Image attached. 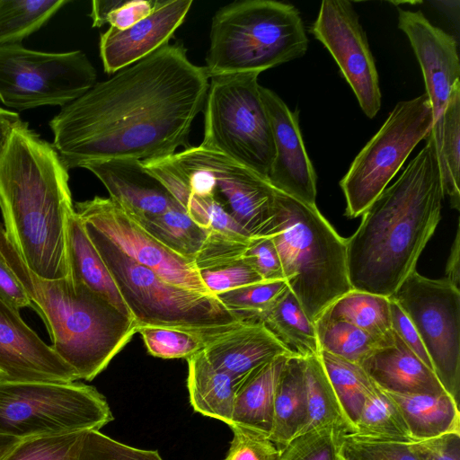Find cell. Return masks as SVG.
<instances>
[{
  "label": "cell",
  "instance_id": "obj_24",
  "mask_svg": "<svg viewBox=\"0 0 460 460\" xmlns=\"http://www.w3.org/2000/svg\"><path fill=\"white\" fill-rule=\"evenodd\" d=\"M67 252L69 273L119 312L133 319L113 278L92 243L75 208L67 221Z\"/></svg>",
  "mask_w": 460,
  "mask_h": 460
},
{
  "label": "cell",
  "instance_id": "obj_45",
  "mask_svg": "<svg viewBox=\"0 0 460 460\" xmlns=\"http://www.w3.org/2000/svg\"><path fill=\"white\" fill-rule=\"evenodd\" d=\"M242 258L264 281L285 279L281 261L270 236L252 239Z\"/></svg>",
  "mask_w": 460,
  "mask_h": 460
},
{
  "label": "cell",
  "instance_id": "obj_26",
  "mask_svg": "<svg viewBox=\"0 0 460 460\" xmlns=\"http://www.w3.org/2000/svg\"><path fill=\"white\" fill-rule=\"evenodd\" d=\"M258 323H262L292 356L306 358L319 355L314 323L288 287L258 316Z\"/></svg>",
  "mask_w": 460,
  "mask_h": 460
},
{
  "label": "cell",
  "instance_id": "obj_48",
  "mask_svg": "<svg viewBox=\"0 0 460 460\" xmlns=\"http://www.w3.org/2000/svg\"><path fill=\"white\" fill-rule=\"evenodd\" d=\"M155 4V0H119L108 15L106 22L110 27L127 29L150 14Z\"/></svg>",
  "mask_w": 460,
  "mask_h": 460
},
{
  "label": "cell",
  "instance_id": "obj_21",
  "mask_svg": "<svg viewBox=\"0 0 460 460\" xmlns=\"http://www.w3.org/2000/svg\"><path fill=\"white\" fill-rule=\"evenodd\" d=\"M203 353L212 366L231 376L238 385L273 358L292 356L261 323H243L208 345Z\"/></svg>",
  "mask_w": 460,
  "mask_h": 460
},
{
  "label": "cell",
  "instance_id": "obj_13",
  "mask_svg": "<svg viewBox=\"0 0 460 460\" xmlns=\"http://www.w3.org/2000/svg\"><path fill=\"white\" fill-rule=\"evenodd\" d=\"M81 220L107 238L120 252L151 270L162 279L180 288L212 295L202 282L195 262L155 238L111 198L95 196L76 202Z\"/></svg>",
  "mask_w": 460,
  "mask_h": 460
},
{
  "label": "cell",
  "instance_id": "obj_29",
  "mask_svg": "<svg viewBox=\"0 0 460 460\" xmlns=\"http://www.w3.org/2000/svg\"><path fill=\"white\" fill-rule=\"evenodd\" d=\"M307 424L304 358L289 357L280 375L274 398L270 438L284 447Z\"/></svg>",
  "mask_w": 460,
  "mask_h": 460
},
{
  "label": "cell",
  "instance_id": "obj_6",
  "mask_svg": "<svg viewBox=\"0 0 460 460\" xmlns=\"http://www.w3.org/2000/svg\"><path fill=\"white\" fill-rule=\"evenodd\" d=\"M308 38L298 10L273 0H243L219 9L212 18L203 66L208 78L261 74L303 57Z\"/></svg>",
  "mask_w": 460,
  "mask_h": 460
},
{
  "label": "cell",
  "instance_id": "obj_7",
  "mask_svg": "<svg viewBox=\"0 0 460 460\" xmlns=\"http://www.w3.org/2000/svg\"><path fill=\"white\" fill-rule=\"evenodd\" d=\"M84 226L137 328H199L243 322L216 296L190 291L166 282L151 270L128 258L94 228L84 223Z\"/></svg>",
  "mask_w": 460,
  "mask_h": 460
},
{
  "label": "cell",
  "instance_id": "obj_1",
  "mask_svg": "<svg viewBox=\"0 0 460 460\" xmlns=\"http://www.w3.org/2000/svg\"><path fill=\"white\" fill-rule=\"evenodd\" d=\"M208 77L181 44H166L96 82L49 121L53 146L67 170L85 162L163 158L190 146Z\"/></svg>",
  "mask_w": 460,
  "mask_h": 460
},
{
  "label": "cell",
  "instance_id": "obj_35",
  "mask_svg": "<svg viewBox=\"0 0 460 460\" xmlns=\"http://www.w3.org/2000/svg\"><path fill=\"white\" fill-rule=\"evenodd\" d=\"M319 357L354 429L361 408L376 385L358 364L323 350H320Z\"/></svg>",
  "mask_w": 460,
  "mask_h": 460
},
{
  "label": "cell",
  "instance_id": "obj_51",
  "mask_svg": "<svg viewBox=\"0 0 460 460\" xmlns=\"http://www.w3.org/2000/svg\"><path fill=\"white\" fill-rule=\"evenodd\" d=\"M459 256H460V226L459 221L457 222V227L456 232V236L453 241L449 256L447 259V266H446V277L449 283H451L454 287L459 289Z\"/></svg>",
  "mask_w": 460,
  "mask_h": 460
},
{
  "label": "cell",
  "instance_id": "obj_17",
  "mask_svg": "<svg viewBox=\"0 0 460 460\" xmlns=\"http://www.w3.org/2000/svg\"><path fill=\"white\" fill-rule=\"evenodd\" d=\"M0 378L69 383L78 380L68 366L0 296Z\"/></svg>",
  "mask_w": 460,
  "mask_h": 460
},
{
  "label": "cell",
  "instance_id": "obj_15",
  "mask_svg": "<svg viewBox=\"0 0 460 460\" xmlns=\"http://www.w3.org/2000/svg\"><path fill=\"white\" fill-rule=\"evenodd\" d=\"M194 150L210 175L214 197L232 217L251 239L270 236L276 214V189L220 153L200 146Z\"/></svg>",
  "mask_w": 460,
  "mask_h": 460
},
{
  "label": "cell",
  "instance_id": "obj_43",
  "mask_svg": "<svg viewBox=\"0 0 460 460\" xmlns=\"http://www.w3.org/2000/svg\"><path fill=\"white\" fill-rule=\"evenodd\" d=\"M208 292L214 296L264 281L243 259L199 270Z\"/></svg>",
  "mask_w": 460,
  "mask_h": 460
},
{
  "label": "cell",
  "instance_id": "obj_40",
  "mask_svg": "<svg viewBox=\"0 0 460 460\" xmlns=\"http://www.w3.org/2000/svg\"><path fill=\"white\" fill-rule=\"evenodd\" d=\"M84 432L22 439L4 460H70L75 447Z\"/></svg>",
  "mask_w": 460,
  "mask_h": 460
},
{
  "label": "cell",
  "instance_id": "obj_23",
  "mask_svg": "<svg viewBox=\"0 0 460 460\" xmlns=\"http://www.w3.org/2000/svg\"><path fill=\"white\" fill-rule=\"evenodd\" d=\"M292 356H279L249 374L238 385L229 427L270 435L277 385Z\"/></svg>",
  "mask_w": 460,
  "mask_h": 460
},
{
  "label": "cell",
  "instance_id": "obj_3",
  "mask_svg": "<svg viewBox=\"0 0 460 460\" xmlns=\"http://www.w3.org/2000/svg\"><path fill=\"white\" fill-rule=\"evenodd\" d=\"M68 170L52 144L23 121L0 159V208L10 243L42 279L69 274L67 221L74 211Z\"/></svg>",
  "mask_w": 460,
  "mask_h": 460
},
{
  "label": "cell",
  "instance_id": "obj_11",
  "mask_svg": "<svg viewBox=\"0 0 460 460\" xmlns=\"http://www.w3.org/2000/svg\"><path fill=\"white\" fill-rule=\"evenodd\" d=\"M96 70L81 50L63 53L0 45V101L19 111L63 107L96 84Z\"/></svg>",
  "mask_w": 460,
  "mask_h": 460
},
{
  "label": "cell",
  "instance_id": "obj_32",
  "mask_svg": "<svg viewBox=\"0 0 460 460\" xmlns=\"http://www.w3.org/2000/svg\"><path fill=\"white\" fill-rule=\"evenodd\" d=\"M244 322L228 325L182 328L143 326L137 330L152 356L162 358H189L227 335Z\"/></svg>",
  "mask_w": 460,
  "mask_h": 460
},
{
  "label": "cell",
  "instance_id": "obj_44",
  "mask_svg": "<svg viewBox=\"0 0 460 460\" xmlns=\"http://www.w3.org/2000/svg\"><path fill=\"white\" fill-rule=\"evenodd\" d=\"M234 436L224 460H280L283 447L270 436L243 428H233Z\"/></svg>",
  "mask_w": 460,
  "mask_h": 460
},
{
  "label": "cell",
  "instance_id": "obj_2",
  "mask_svg": "<svg viewBox=\"0 0 460 460\" xmlns=\"http://www.w3.org/2000/svg\"><path fill=\"white\" fill-rule=\"evenodd\" d=\"M425 140V146L366 209L359 226L346 239L352 289L393 295L415 270L440 221L445 195L431 130Z\"/></svg>",
  "mask_w": 460,
  "mask_h": 460
},
{
  "label": "cell",
  "instance_id": "obj_33",
  "mask_svg": "<svg viewBox=\"0 0 460 460\" xmlns=\"http://www.w3.org/2000/svg\"><path fill=\"white\" fill-rule=\"evenodd\" d=\"M444 195L451 208H460V84L456 86L441 119L431 129Z\"/></svg>",
  "mask_w": 460,
  "mask_h": 460
},
{
  "label": "cell",
  "instance_id": "obj_30",
  "mask_svg": "<svg viewBox=\"0 0 460 460\" xmlns=\"http://www.w3.org/2000/svg\"><path fill=\"white\" fill-rule=\"evenodd\" d=\"M307 424L302 433L329 429L340 435L353 432L319 355L304 358ZM301 433V434H302Z\"/></svg>",
  "mask_w": 460,
  "mask_h": 460
},
{
  "label": "cell",
  "instance_id": "obj_19",
  "mask_svg": "<svg viewBox=\"0 0 460 460\" xmlns=\"http://www.w3.org/2000/svg\"><path fill=\"white\" fill-rule=\"evenodd\" d=\"M192 0H155L153 11L132 26L110 27L100 38L104 71L113 75L168 44L182 24Z\"/></svg>",
  "mask_w": 460,
  "mask_h": 460
},
{
  "label": "cell",
  "instance_id": "obj_50",
  "mask_svg": "<svg viewBox=\"0 0 460 460\" xmlns=\"http://www.w3.org/2000/svg\"><path fill=\"white\" fill-rule=\"evenodd\" d=\"M22 120L18 112L0 107V159L2 158L12 135Z\"/></svg>",
  "mask_w": 460,
  "mask_h": 460
},
{
  "label": "cell",
  "instance_id": "obj_27",
  "mask_svg": "<svg viewBox=\"0 0 460 460\" xmlns=\"http://www.w3.org/2000/svg\"><path fill=\"white\" fill-rule=\"evenodd\" d=\"M187 361V386L194 411L229 425L237 382L212 366L203 350Z\"/></svg>",
  "mask_w": 460,
  "mask_h": 460
},
{
  "label": "cell",
  "instance_id": "obj_39",
  "mask_svg": "<svg viewBox=\"0 0 460 460\" xmlns=\"http://www.w3.org/2000/svg\"><path fill=\"white\" fill-rule=\"evenodd\" d=\"M70 460H163L157 451L136 448L99 430L84 431Z\"/></svg>",
  "mask_w": 460,
  "mask_h": 460
},
{
  "label": "cell",
  "instance_id": "obj_52",
  "mask_svg": "<svg viewBox=\"0 0 460 460\" xmlns=\"http://www.w3.org/2000/svg\"><path fill=\"white\" fill-rule=\"evenodd\" d=\"M119 0H95L92 2L90 16L93 21V27L100 28L107 24V17L117 6Z\"/></svg>",
  "mask_w": 460,
  "mask_h": 460
},
{
  "label": "cell",
  "instance_id": "obj_46",
  "mask_svg": "<svg viewBox=\"0 0 460 460\" xmlns=\"http://www.w3.org/2000/svg\"><path fill=\"white\" fill-rule=\"evenodd\" d=\"M410 447L419 460H460V432L417 440Z\"/></svg>",
  "mask_w": 460,
  "mask_h": 460
},
{
  "label": "cell",
  "instance_id": "obj_16",
  "mask_svg": "<svg viewBox=\"0 0 460 460\" xmlns=\"http://www.w3.org/2000/svg\"><path fill=\"white\" fill-rule=\"evenodd\" d=\"M260 93L270 122L275 149L268 181L274 189L316 206V173L304 145L299 111H290L270 89L261 85Z\"/></svg>",
  "mask_w": 460,
  "mask_h": 460
},
{
  "label": "cell",
  "instance_id": "obj_47",
  "mask_svg": "<svg viewBox=\"0 0 460 460\" xmlns=\"http://www.w3.org/2000/svg\"><path fill=\"white\" fill-rule=\"evenodd\" d=\"M389 300L392 330L424 364L433 370L428 352L412 323L395 302Z\"/></svg>",
  "mask_w": 460,
  "mask_h": 460
},
{
  "label": "cell",
  "instance_id": "obj_53",
  "mask_svg": "<svg viewBox=\"0 0 460 460\" xmlns=\"http://www.w3.org/2000/svg\"><path fill=\"white\" fill-rule=\"evenodd\" d=\"M21 440L17 438L0 434V460H4Z\"/></svg>",
  "mask_w": 460,
  "mask_h": 460
},
{
  "label": "cell",
  "instance_id": "obj_22",
  "mask_svg": "<svg viewBox=\"0 0 460 460\" xmlns=\"http://www.w3.org/2000/svg\"><path fill=\"white\" fill-rule=\"evenodd\" d=\"M361 367L381 389L397 394L447 393L434 371L394 332L392 345L376 349Z\"/></svg>",
  "mask_w": 460,
  "mask_h": 460
},
{
  "label": "cell",
  "instance_id": "obj_12",
  "mask_svg": "<svg viewBox=\"0 0 460 460\" xmlns=\"http://www.w3.org/2000/svg\"><path fill=\"white\" fill-rule=\"evenodd\" d=\"M388 298L411 320L438 379L459 402L460 290L445 279H429L415 270Z\"/></svg>",
  "mask_w": 460,
  "mask_h": 460
},
{
  "label": "cell",
  "instance_id": "obj_10",
  "mask_svg": "<svg viewBox=\"0 0 460 460\" xmlns=\"http://www.w3.org/2000/svg\"><path fill=\"white\" fill-rule=\"evenodd\" d=\"M427 93L399 102L376 134L359 151L340 186L346 216L362 215L400 170L419 142L433 127Z\"/></svg>",
  "mask_w": 460,
  "mask_h": 460
},
{
  "label": "cell",
  "instance_id": "obj_36",
  "mask_svg": "<svg viewBox=\"0 0 460 460\" xmlns=\"http://www.w3.org/2000/svg\"><path fill=\"white\" fill-rule=\"evenodd\" d=\"M68 0H0V45L21 44Z\"/></svg>",
  "mask_w": 460,
  "mask_h": 460
},
{
  "label": "cell",
  "instance_id": "obj_42",
  "mask_svg": "<svg viewBox=\"0 0 460 460\" xmlns=\"http://www.w3.org/2000/svg\"><path fill=\"white\" fill-rule=\"evenodd\" d=\"M341 460H419L410 444L374 441L352 434L339 437Z\"/></svg>",
  "mask_w": 460,
  "mask_h": 460
},
{
  "label": "cell",
  "instance_id": "obj_31",
  "mask_svg": "<svg viewBox=\"0 0 460 460\" xmlns=\"http://www.w3.org/2000/svg\"><path fill=\"white\" fill-rule=\"evenodd\" d=\"M319 318L351 323L384 346L394 342L390 300L386 296L351 289L328 306Z\"/></svg>",
  "mask_w": 460,
  "mask_h": 460
},
{
  "label": "cell",
  "instance_id": "obj_38",
  "mask_svg": "<svg viewBox=\"0 0 460 460\" xmlns=\"http://www.w3.org/2000/svg\"><path fill=\"white\" fill-rule=\"evenodd\" d=\"M287 287L285 279L262 281L216 296L241 321L258 323V316L273 304Z\"/></svg>",
  "mask_w": 460,
  "mask_h": 460
},
{
  "label": "cell",
  "instance_id": "obj_9",
  "mask_svg": "<svg viewBox=\"0 0 460 460\" xmlns=\"http://www.w3.org/2000/svg\"><path fill=\"white\" fill-rule=\"evenodd\" d=\"M113 417L94 387L79 382L0 378V434L20 439L99 430Z\"/></svg>",
  "mask_w": 460,
  "mask_h": 460
},
{
  "label": "cell",
  "instance_id": "obj_37",
  "mask_svg": "<svg viewBox=\"0 0 460 460\" xmlns=\"http://www.w3.org/2000/svg\"><path fill=\"white\" fill-rule=\"evenodd\" d=\"M320 350L362 365L384 345L363 330L344 321L317 319L314 323Z\"/></svg>",
  "mask_w": 460,
  "mask_h": 460
},
{
  "label": "cell",
  "instance_id": "obj_18",
  "mask_svg": "<svg viewBox=\"0 0 460 460\" xmlns=\"http://www.w3.org/2000/svg\"><path fill=\"white\" fill-rule=\"evenodd\" d=\"M398 27L407 36L420 63L434 125L441 119L454 89L460 84L457 42L433 25L421 11L398 8Z\"/></svg>",
  "mask_w": 460,
  "mask_h": 460
},
{
  "label": "cell",
  "instance_id": "obj_20",
  "mask_svg": "<svg viewBox=\"0 0 460 460\" xmlns=\"http://www.w3.org/2000/svg\"><path fill=\"white\" fill-rule=\"evenodd\" d=\"M80 167L93 172L107 189L110 198L131 217L160 214L178 203L140 160L89 161Z\"/></svg>",
  "mask_w": 460,
  "mask_h": 460
},
{
  "label": "cell",
  "instance_id": "obj_28",
  "mask_svg": "<svg viewBox=\"0 0 460 460\" xmlns=\"http://www.w3.org/2000/svg\"><path fill=\"white\" fill-rule=\"evenodd\" d=\"M129 217L163 244L192 260L198 269L204 262L212 232L194 222L179 203L160 214Z\"/></svg>",
  "mask_w": 460,
  "mask_h": 460
},
{
  "label": "cell",
  "instance_id": "obj_5",
  "mask_svg": "<svg viewBox=\"0 0 460 460\" xmlns=\"http://www.w3.org/2000/svg\"><path fill=\"white\" fill-rule=\"evenodd\" d=\"M270 236L288 287L314 323L328 306L352 289L346 239L316 206L276 190V214Z\"/></svg>",
  "mask_w": 460,
  "mask_h": 460
},
{
  "label": "cell",
  "instance_id": "obj_25",
  "mask_svg": "<svg viewBox=\"0 0 460 460\" xmlns=\"http://www.w3.org/2000/svg\"><path fill=\"white\" fill-rule=\"evenodd\" d=\"M385 392L398 406L415 441L460 432L459 402L447 393L424 394Z\"/></svg>",
  "mask_w": 460,
  "mask_h": 460
},
{
  "label": "cell",
  "instance_id": "obj_8",
  "mask_svg": "<svg viewBox=\"0 0 460 460\" xmlns=\"http://www.w3.org/2000/svg\"><path fill=\"white\" fill-rule=\"evenodd\" d=\"M259 74L213 76L204 106L201 147L220 153L268 181L275 149Z\"/></svg>",
  "mask_w": 460,
  "mask_h": 460
},
{
  "label": "cell",
  "instance_id": "obj_49",
  "mask_svg": "<svg viewBox=\"0 0 460 460\" xmlns=\"http://www.w3.org/2000/svg\"><path fill=\"white\" fill-rule=\"evenodd\" d=\"M0 296L20 311L31 302L0 252Z\"/></svg>",
  "mask_w": 460,
  "mask_h": 460
},
{
  "label": "cell",
  "instance_id": "obj_34",
  "mask_svg": "<svg viewBox=\"0 0 460 460\" xmlns=\"http://www.w3.org/2000/svg\"><path fill=\"white\" fill-rule=\"evenodd\" d=\"M352 434L374 441L411 444V437L404 419L391 396L376 385L366 399Z\"/></svg>",
  "mask_w": 460,
  "mask_h": 460
},
{
  "label": "cell",
  "instance_id": "obj_14",
  "mask_svg": "<svg viewBox=\"0 0 460 460\" xmlns=\"http://www.w3.org/2000/svg\"><path fill=\"white\" fill-rule=\"evenodd\" d=\"M311 33L331 53L365 115L373 119L381 108V90L366 32L351 2L323 0Z\"/></svg>",
  "mask_w": 460,
  "mask_h": 460
},
{
  "label": "cell",
  "instance_id": "obj_41",
  "mask_svg": "<svg viewBox=\"0 0 460 460\" xmlns=\"http://www.w3.org/2000/svg\"><path fill=\"white\" fill-rule=\"evenodd\" d=\"M340 436L329 429L299 434L283 447L280 460H341Z\"/></svg>",
  "mask_w": 460,
  "mask_h": 460
},
{
  "label": "cell",
  "instance_id": "obj_4",
  "mask_svg": "<svg viewBox=\"0 0 460 460\" xmlns=\"http://www.w3.org/2000/svg\"><path fill=\"white\" fill-rule=\"evenodd\" d=\"M0 252L44 322L52 349L79 379L93 380L137 332L134 319L70 273L49 279L32 272L1 222Z\"/></svg>",
  "mask_w": 460,
  "mask_h": 460
}]
</instances>
